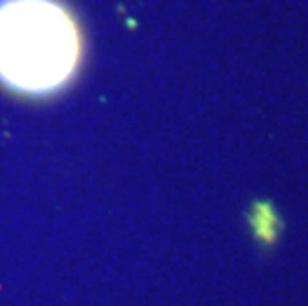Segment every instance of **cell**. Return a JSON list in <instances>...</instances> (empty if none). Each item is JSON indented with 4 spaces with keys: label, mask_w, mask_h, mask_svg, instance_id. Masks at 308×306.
<instances>
[{
    "label": "cell",
    "mask_w": 308,
    "mask_h": 306,
    "mask_svg": "<svg viewBox=\"0 0 308 306\" xmlns=\"http://www.w3.org/2000/svg\"><path fill=\"white\" fill-rule=\"evenodd\" d=\"M84 34L62 0H0V86L48 98L76 78Z\"/></svg>",
    "instance_id": "obj_1"
},
{
    "label": "cell",
    "mask_w": 308,
    "mask_h": 306,
    "mask_svg": "<svg viewBox=\"0 0 308 306\" xmlns=\"http://www.w3.org/2000/svg\"><path fill=\"white\" fill-rule=\"evenodd\" d=\"M255 225H257V233L271 237V229H273V213L269 211V207H259L255 211Z\"/></svg>",
    "instance_id": "obj_2"
}]
</instances>
